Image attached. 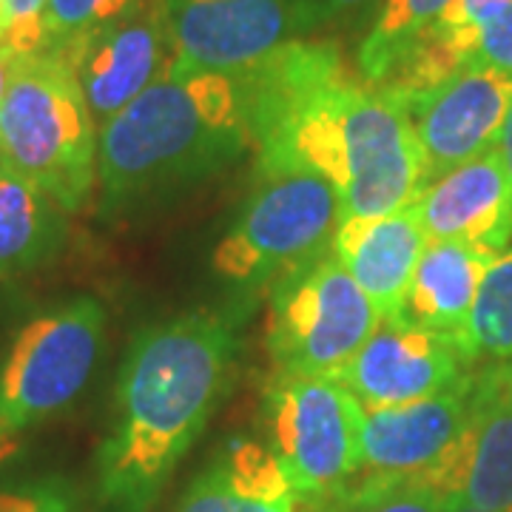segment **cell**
I'll return each instance as SVG.
<instances>
[{"instance_id":"6da1fadb","label":"cell","mask_w":512,"mask_h":512,"mask_svg":"<svg viewBox=\"0 0 512 512\" xmlns=\"http://www.w3.org/2000/svg\"><path fill=\"white\" fill-rule=\"evenodd\" d=\"M234 356L237 330L225 313H185L134 336L97 453V498L106 510L151 512L228 393Z\"/></svg>"},{"instance_id":"7a4b0ae2","label":"cell","mask_w":512,"mask_h":512,"mask_svg":"<svg viewBox=\"0 0 512 512\" xmlns=\"http://www.w3.org/2000/svg\"><path fill=\"white\" fill-rule=\"evenodd\" d=\"M251 143L239 74L168 69L97 134L103 214L208 177Z\"/></svg>"},{"instance_id":"3957f363","label":"cell","mask_w":512,"mask_h":512,"mask_svg":"<svg viewBox=\"0 0 512 512\" xmlns=\"http://www.w3.org/2000/svg\"><path fill=\"white\" fill-rule=\"evenodd\" d=\"M97 123L74 66L57 52L15 60L0 103V165L80 211L97 183Z\"/></svg>"},{"instance_id":"277c9868","label":"cell","mask_w":512,"mask_h":512,"mask_svg":"<svg viewBox=\"0 0 512 512\" xmlns=\"http://www.w3.org/2000/svg\"><path fill=\"white\" fill-rule=\"evenodd\" d=\"M322 177L336 185L345 220L396 214L427 188L419 137L393 94L356 74L339 86Z\"/></svg>"},{"instance_id":"5b68a950","label":"cell","mask_w":512,"mask_h":512,"mask_svg":"<svg viewBox=\"0 0 512 512\" xmlns=\"http://www.w3.org/2000/svg\"><path fill=\"white\" fill-rule=\"evenodd\" d=\"M345 208L336 185L305 168L259 171L237 225L214 251V271L242 288L279 285L330 251Z\"/></svg>"},{"instance_id":"8992f818","label":"cell","mask_w":512,"mask_h":512,"mask_svg":"<svg viewBox=\"0 0 512 512\" xmlns=\"http://www.w3.org/2000/svg\"><path fill=\"white\" fill-rule=\"evenodd\" d=\"M106 311L74 296L35 313L0 365V441L60 413L89 384L103 350Z\"/></svg>"},{"instance_id":"52a82bcc","label":"cell","mask_w":512,"mask_h":512,"mask_svg":"<svg viewBox=\"0 0 512 512\" xmlns=\"http://www.w3.org/2000/svg\"><path fill=\"white\" fill-rule=\"evenodd\" d=\"M379 325L376 305L328 251L274 288L268 350L279 373L336 379Z\"/></svg>"},{"instance_id":"ba28073f","label":"cell","mask_w":512,"mask_h":512,"mask_svg":"<svg viewBox=\"0 0 512 512\" xmlns=\"http://www.w3.org/2000/svg\"><path fill=\"white\" fill-rule=\"evenodd\" d=\"M262 424L299 498L330 493L362 470V407L330 376L276 373Z\"/></svg>"},{"instance_id":"9c48e42d","label":"cell","mask_w":512,"mask_h":512,"mask_svg":"<svg viewBox=\"0 0 512 512\" xmlns=\"http://www.w3.org/2000/svg\"><path fill=\"white\" fill-rule=\"evenodd\" d=\"M174 69L245 74L311 32L305 0H165Z\"/></svg>"},{"instance_id":"30bf717a","label":"cell","mask_w":512,"mask_h":512,"mask_svg":"<svg viewBox=\"0 0 512 512\" xmlns=\"http://www.w3.org/2000/svg\"><path fill=\"white\" fill-rule=\"evenodd\" d=\"M402 106L419 137L430 185L498 146L512 109V77L467 63Z\"/></svg>"},{"instance_id":"8fae6325","label":"cell","mask_w":512,"mask_h":512,"mask_svg":"<svg viewBox=\"0 0 512 512\" xmlns=\"http://www.w3.org/2000/svg\"><path fill=\"white\" fill-rule=\"evenodd\" d=\"M476 365V356L456 336L382 322L336 382L365 407H390L458 387L476 373Z\"/></svg>"},{"instance_id":"7c38bea8","label":"cell","mask_w":512,"mask_h":512,"mask_svg":"<svg viewBox=\"0 0 512 512\" xmlns=\"http://www.w3.org/2000/svg\"><path fill=\"white\" fill-rule=\"evenodd\" d=\"M66 60L100 128L174 63L165 0H140L126 18L83 40Z\"/></svg>"},{"instance_id":"4fadbf2b","label":"cell","mask_w":512,"mask_h":512,"mask_svg":"<svg viewBox=\"0 0 512 512\" xmlns=\"http://www.w3.org/2000/svg\"><path fill=\"white\" fill-rule=\"evenodd\" d=\"M421 484L481 510H512V362H487L473 373L467 427Z\"/></svg>"},{"instance_id":"5bb4252c","label":"cell","mask_w":512,"mask_h":512,"mask_svg":"<svg viewBox=\"0 0 512 512\" xmlns=\"http://www.w3.org/2000/svg\"><path fill=\"white\" fill-rule=\"evenodd\" d=\"M470 382L419 402L362 407V470L387 478H430L453 453L470 416Z\"/></svg>"},{"instance_id":"9a60e30c","label":"cell","mask_w":512,"mask_h":512,"mask_svg":"<svg viewBox=\"0 0 512 512\" xmlns=\"http://www.w3.org/2000/svg\"><path fill=\"white\" fill-rule=\"evenodd\" d=\"M427 242L501 254L512 242V183L498 146L433 180L410 202Z\"/></svg>"},{"instance_id":"2e32d148","label":"cell","mask_w":512,"mask_h":512,"mask_svg":"<svg viewBox=\"0 0 512 512\" xmlns=\"http://www.w3.org/2000/svg\"><path fill=\"white\" fill-rule=\"evenodd\" d=\"M427 237L410 205L384 217H348L330 242L348 274L376 305L382 322H393L402 308Z\"/></svg>"},{"instance_id":"e0dca14e","label":"cell","mask_w":512,"mask_h":512,"mask_svg":"<svg viewBox=\"0 0 512 512\" xmlns=\"http://www.w3.org/2000/svg\"><path fill=\"white\" fill-rule=\"evenodd\" d=\"M495 256L498 254L464 242H427L402 308L390 325L447 333L470 348L467 322L476 305L481 279Z\"/></svg>"},{"instance_id":"ac0fdd59","label":"cell","mask_w":512,"mask_h":512,"mask_svg":"<svg viewBox=\"0 0 512 512\" xmlns=\"http://www.w3.org/2000/svg\"><path fill=\"white\" fill-rule=\"evenodd\" d=\"M66 214L37 185L0 165V279L49 262L63 248Z\"/></svg>"},{"instance_id":"d6986e66","label":"cell","mask_w":512,"mask_h":512,"mask_svg":"<svg viewBox=\"0 0 512 512\" xmlns=\"http://www.w3.org/2000/svg\"><path fill=\"white\" fill-rule=\"evenodd\" d=\"M447 6L450 0H384L359 49V72L367 83H382Z\"/></svg>"},{"instance_id":"ffe728a7","label":"cell","mask_w":512,"mask_h":512,"mask_svg":"<svg viewBox=\"0 0 512 512\" xmlns=\"http://www.w3.org/2000/svg\"><path fill=\"white\" fill-rule=\"evenodd\" d=\"M299 512H444V495L416 478L365 473L330 493L299 498Z\"/></svg>"},{"instance_id":"44dd1931","label":"cell","mask_w":512,"mask_h":512,"mask_svg":"<svg viewBox=\"0 0 512 512\" xmlns=\"http://www.w3.org/2000/svg\"><path fill=\"white\" fill-rule=\"evenodd\" d=\"M467 342L476 359L512 362V242L481 279L467 322Z\"/></svg>"},{"instance_id":"7402d4cb","label":"cell","mask_w":512,"mask_h":512,"mask_svg":"<svg viewBox=\"0 0 512 512\" xmlns=\"http://www.w3.org/2000/svg\"><path fill=\"white\" fill-rule=\"evenodd\" d=\"M140 0H46L43 9V52L72 55L74 49L126 18Z\"/></svg>"},{"instance_id":"603a6c76","label":"cell","mask_w":512,"mask_h":512,"mask_svg":"<svg viewBox=\"0 0 512 512\" xmlns=\"http://www.w3.org/2000/svg\"><path fill=\"white\" fill-rule=\"evenodd\" d=\"M180 512H299V501L274 504V501H259V498L239 493L237 487L211 464L185 493Z\"/></svg>"},{"instance_id":"cb8c5ba5","label":"cell","mask_w":512,"mask_h":512,"mask_svg":"<svg viewBox=\"0 0 512 512\" xmlns=\"http://www.w3.org/2000/svg\"><path fill=\"white\" fill-rule=\"evenodd\" d=\"M0 512H80V498L66 478H26L0 487Z\"/></svg>"},{"instance_id":"d4e9b609","label":"cell","mask_w":512,"mask_h":512,"mask_svg":"<svg viewBox=\"0 0 512 512\" xmlns=\"http://www.w3.org/2000/svg\"><path fill=\"white\" fill-rule=\"evenodd\" d=\"M43 9L46 0H6L0 46L18 57L43 52Z\"/></svg>"},{"instance_id":"484cf974","label":"cell","mask_w":512,"mask_h":512,"mask_svg":"<svg viewBox=\"0 0 512 512\" xmlns=\"http://www.w3.org/2000/svg\"><path fill=\"white\" fill-rule=\"evenodd\" d=\"M467 63H478L512 77V6L478 29Z\"/></svg>"},{"instance_id":"4316f807","label":"cell","mask_w":512,"mask_h":512,"mask_svg":"<svg viewBox=\"0 0 512 512\" xmlns=\"http://www.w3.org/2000/svg\"><path fill=\"white\" fill-rule=\"evenodd\" d=\"M510 6L512 0H450V6L441 12V18L433 23V29L447 32V35L467 37L470 49H473V37H476L478 29Z\"/></svg>"},{"instance_id":"83f0119b","label":"cell","mask_w":512,"mask_h":512,"mask_svg":"<svg viewBox=\"0 0 512 512\" xmlns=\"http://www.w3.org/2000/svg\"><path fill=\"white\" fill-rule=\"evenodd\" d=\"M373 0H305L308 18H311V29L319 23H328L336 18H348L353 12L365 9Z\"/></svg>"},{"instance_id":"f1b7e54d","label":"cell","mask_w":512,"mask_h":512,"mask_svg":"<svg viewBox=\"0 0 512 512\" xmlns=\"http://www.w3.org/2000/svg\"><path fill=\"white\" fill-rule=\"evenodd\" d=\"M498 151H501V160H504V165H507V174H510V183H512V109H510V114H507L504 131H501Z\"/></svg>"},{"instance_id":"f546056e","label":"cell","mask_w":512,"mask_h":512,"mask_svg":"<svg viewBox=\"0 0 512 512\" xmlns=\"http://www.w3.org/2000/svg\"><path fill=\"white\" fill-rule=\"evenodd\" d=\"M15 60H18V55H12L9 49L0 46V103L6 97V86H9V77H12V69H15Z\"/></svg>"},{"instance_id":"4dcf8cb0","label":"cell","mask_w":512,"mask_h":512,"mask_svg":"<svg viewBox=\"0 0 512 512\" xmlns=\"http://www.w3.org/2000/svg\"><path fill=\"white\" fill-rule=\"evenodd\" d=\"M444 512H495V510H481V507H473L467 501H461L458 495H444ZM512 512V510H501Z\"/></svg>"},{"instance_id":"1f68e13d","label":"cell","mask_w":512,"mask_h":512,"mask_svg":"<svg viewBox=\"0 0 512 512\" xmlns=\"http://www.w3.org/2000/svg\"><path fill=\"white\" fill-rule=\"evenodd\" d=\"M3 447H6V441H0V450H3Z\"/></svg>"}]
</instances>
